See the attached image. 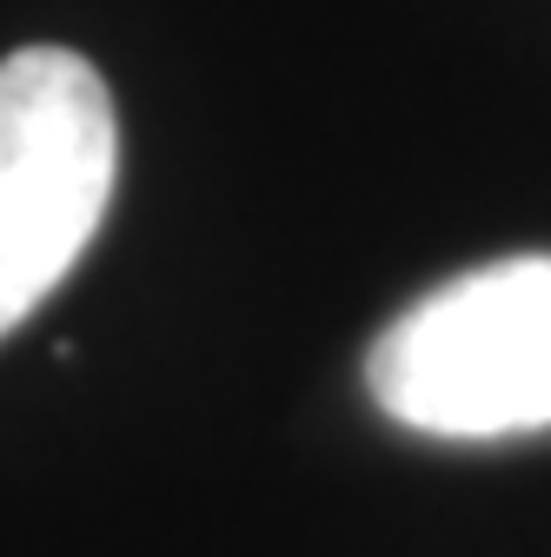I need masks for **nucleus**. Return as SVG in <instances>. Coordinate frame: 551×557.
Listing matches in <instances>:
<instances>
[{
    "instance_id": "1",
    "label": "nucleus",
    "mask_w": 551,
    "mask_h": 557,
    "mask_svg": "<svg viewBox=\"0 0 551 557\" xmlns=\"http://www.w3.org/2000/svg\"><path fill=\"white\" fill-rule=\"evenodd\" d=\"M372 405L426 438L551 425V252L472 265L412 299L366 352Z\"/></svg>"
},
{
    "instance_id": "2",
    "label": "nucleus",
    "mask_w": 551,
    "mask_h": 557,
    "mask_svg": "<svg viewBox=\"0 0 551 557\" xmlns=\"http://www.w3.org/2000/svg\"><path fill=\"white\" fill-rule=\"evenodd\" d=\"M120 180L113 94L81 53L0 60V338L94 246Z\"/></svg>"
}]
</instances>
